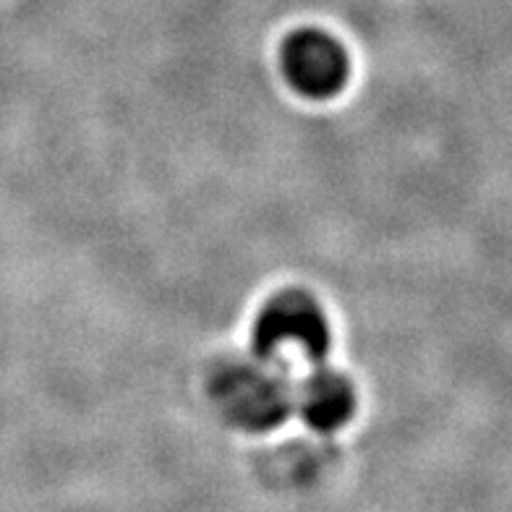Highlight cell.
I'll return each instance as SVG.
<instances>
[{
    "instance_id": "1",
    "label": "cell",
    "mask_w": 512,
    "mask_h": 512,
    "mask_svg": "<svg viewBox=\"0 0 512 512\" xmlns=\"http://www.w3.org/2000/svg\"><path fill=\"white\" fill-rule=\"evenodd\" d=\"M330 351V324L309 296L283 293L264 306L254 324V353L272 366L319 364Z\"/></svg>"
},
{
    "instance_id": "2",
    "label": "cell",
    "mask_w": 512,
    "mask_h": 512,
    "mask_svg": "<svg viewBox=\"0 0 512 512\" xmlns=\"http://www.w3.org/2000/svg\"><path fill=\"white\" fill-rule=\"evenodd\" d=\"M217 411L246 432L275 429L293 411V390L283 369L272 364H233L209 384Z\"/></svg>"
},
{
    "instance_id": "4",
    "label": "cell",
    "mask_w": 512,
    "mask_h": 512,
    "mask_svg": "<svg viewBox=\"0 0 512 512\" xmlns=\"http://www.w3.org/2000/svg\"><path fill=\"white\" fill-rule=\"evenodd\" d=\"M293 411L317 432H335L351 421L356 411V395L351 382L337 371L314 369L293 392Z\"/></svg>"
},
{
    "instance_id": "3",
    "label": "cell",
    "mask_w": 512,
    "mask_h": 512,
    "mask_svg": "<svg viewBox=\"0 0 512 512\" xmlns=\"http://www.w3.org/2000/svg\"><path fill=\"white\" fill-rule=\"evenodd\" d=\"M283 74L298 95L330 100L348 81V53L332 34L322 29H298L285 40Z\"/></svg>"
}]
</instances>
